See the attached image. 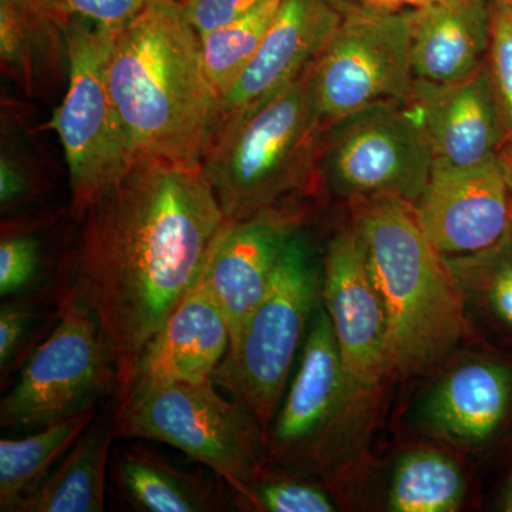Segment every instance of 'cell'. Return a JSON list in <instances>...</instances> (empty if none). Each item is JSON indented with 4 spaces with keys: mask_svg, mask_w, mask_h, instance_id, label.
<instances>
[{
    "mask_svg": "<svg viewBox=\"0 0 512 512\" xmlns=\"http://www.w3.org/2000/svg\"><path fill=\"white\" fill-rule=\"evenodd\" d=\"M79 221L67 292L99 323L120 404L147 343L200 281L225 218L201 167L136 158Z\"/></svg>",
    "mask_w": 512,
    "mask_h": 512,
    "instance_id": "cell-1",
    "label": "cell"
},
{
    "mask_svg": "<svg viewBox=\"0 0 512 512\" xmlns=\"http://www.w3.org/2000/svg\"><path fill=\"white\" fill-rule=\"evenodd\" d=\"M109 86L131 160L201 167L218 113L200 36L178 0H148L114 35Z\"/></svg>",
    "mask_w": 512,
    "mask_h": 512,
    "instance_id": "cell-2",
    "label": "cell"
},
{
    "mask_svg": "<svg viewBox=\"0 0 512 512\" xmlns=\"http://www.w3.org/2000/svg\"><path fill=\"white\" fill-rule=\"evenodd\" d=\"M352 227L386 312L389 372L420 375L463 338V292L409 202H356Z\"/></svg>",
    "mask_w": 512,
    "mask_h": 512,
    "instance_id": "cell-3",
    "label": "cell"
},
{
    "mask_svg": "<svg viewBox=\"0 0 512 512\" xmlns=\"http://www.w3.org/2000/svg\"><path fill=\"white\" fill-rule=\"evenodd\" d=\"M311 66L212 130L201 170L225 221L284 205L315 177L325 126L313 99Z\"/></svg>",
    "mask_w": 512,
    "mask_h": 512,
    "instance_id": "cell-4",
    "label": "cell"
},
{
    "mask_svg": "<svg viewBox=\"0 0 512 512\" xmlns=\"http://www.w3.org/2000/svg\"><path fill=\"white\" fill-rule=\"evenodd\" d=\"M264 429L207 382H175L131 393L116 410L117 439L161 441L210 468L248 507L262 471Z\"/></svg>",
    "mask_w": 512,
    "mask_h": 512,
    "instance_id": "cell-5",
    "label": "cell"
},
{
    "mask_svg": "<svg viewBox=\"0 0 512 512\" xmlns=\"http://www.w3.org/2000/svg\"><path fill=\"white\" fill-rule=\"evenodd\" d=\"M318 291V275L298 231L285 245L271 285L237 345L228 350L211 377L264 431L281 407L293 363L305 345Z\"/></svg>",
    "mask_w": 512,
    "mask_h": 512,
    "instance_id": "cell-6",
    "label": "cell"
},
{
    "mask_svg": "<svg viewBox=\"0 0 512 512\" xmlns=\"http://www.w3.org/2000/svg\"><path fill=\"white\" fill-rule=\"evenodd\" d=\"M63 32L67 90L52 127L69 168L72 214L80 220L119 181L131 156L109 86L116 33L84 19L67 20Z\"/></svg>",
    "mask_w": 512,
    "mask_h": 512,
    "instance_id": "cell-7",
    "label": "cell"
},
{
    "mask_svg": "<svg viewBox=\"0 0 512 512\" xmlns=\"http://www.w3.org/2000/svg\"><path fill=\"white\" fill-rule=\"evenodd\" d=\"M433 173V151L410 103L366 107L323 130L316 175L355 202L397 198L416 204Z\"/></svg>",
    "mask_w": 512,
    "mask_h": 512,
    "instance_id": "cell-8",
    "label": "cell"
},
{
    "mask_svg": "<svg viewBox=\"0 0 512 512\" xmlns=\"http://www.w3.org/2000/svg\"><path fill=\"white\" fill-rule=\"evenodd\" d=\"M413 10L349 6L311 66L323 126L380 103H409L414 92Z\"/></svg>",
    "mask_w": 512,
    "mask_h": 512,
    "instance_id": "cell-9",
    "label": "cell"
},
{
    "mask_svg": "<svg viewBox=\"0 0 512 512\" xmlns=\"http://www.w3.org/2000/svg\"><path fill=\"white\" fill-rule=\"evenodd\" d=\"M116 392V370L99 323L79 298L66 292L55 328L30 352L15 386L0 403V424L39 430Z\"/></svg>",
    "mask_w": 512,
    "mask_h": 512,
    "instance_id": "cell-10",
    "label": "cell"
},
{
    "mask_svg": "<svg viewBox=\"0 0 512 512\" xmlns=\"http://www.w3.org/2000/svg\"><path fill=\"white\" fill-rule=\"evenodd\" d=\"M413 211L431 247L444 258L488 251L511 235L507 170L500 157L467 170L433 168Z\"/></svg>",
    "mask_w": 512,
    "mask_h": 512,
    "instance_id": "cell-11",
    "label": "cell"
},
{
    "mask_svg": "<svg viewBox=\"0 0 512 512\" xmlns=\"http://www.w3.org/2000/svg\"><path fill=\"white\" fill-rule=\"evenodd\" d=\"M322 296L350 390L370 392L389 372L387 320L353 227L330 239Z\"/></svg>",
    "mask_w": 512,
    "mask_h": 512,
    "instance_id": "cell-12",
    "label": "cell"
},
{
    "mask_svg": "<svg viewBox=\"0 0 512 512\" xmlns=\"http://www.w3.org/2000/svg\"><path fill=\"white\" fill-rule=\"evenodd\" d=\"M301 222V212L284 204L242 221H225L215 238L201 278L227 319L229 349L268 291L285 245Z\"/></svg>",
    "mask_w": 512,
    "mask_h": 512,
    "instance_id": "cell-13",
    "label": "cell"
},
{
    "mask_svg": "<svg viewBox=\"0 0 512 512\" xmlns=\"http://www.w3.org/2000/svg\"><path fill=\"white\" fill-rule=\"evenodd\" d=\"M348 377L325 308H316L291 386L271 424L269 450L278 460L316 457L348 399Z\"/></svg>",
    "mask_w": 512,
    "mask_h": 512,
    "instance_id": "cell-14",
    "label": "cell"
},
{
    "mask_svg": "<svg viewBox=\"0 0 512 512\" xmlns=\"http://www.w3.org/2000/svg\"><path fill=\"white\" fill-rule=\"evenodd\" d=\"M409 103L429 137L433 168L467 170L500 157L504 126L487 63L460 82H416Z\"/></svg>",
    "mask_w": 512,
    "mask_h": 512,
    "instance_id": "cell-15",
    "label": "cell"
},
{
    "mask_svg": "<svg viewBox=\"0 0 512 512\" xmlns=\"http://www.w3.org/2000/svg\"><path fill=\"white\" fill-rule=\"evenodd\" d=\"M348 9L343 0H281L261 46L221 97L215 126L305 72Z\"/></svg>",
    "mask_w": 512,
    "mask_h": 512,
    "instance_id": "cell-16",
    "label": "cell"
},
{
    "mask_svg": "<svg viewBox=\"0 0 512 512\" xmlns=\"http://www.w3.org/2000/svg\"><path fill=\"white\" fill-rule=\"evenodd\" d=\"M229 346L227 319L201 278L147 343L126 399L160 384L211 380Z\"/></svg>",
    "mask_w": 512,
    "mask_h": 512,
    "instance_id": "cell-17",
    "label": "cell"
},
{
    "mask_svg": "<svg viewBox=\"0 0 512 512\" xmlns=\"http://www.w3.org/2000/svg\"><path fill=\"white\" fill-rule=\"evenodd\" d=\"M493 0H441L414 9L412 63L416 82L450 84L487 63Z\"/></svg>",
    "mask_w": 512,
    "mask_h": 512,
    "instance_id": "cell-18",
    "label": "cell"
},
{
    "mask_svg": "<svg viewBox=\"0 0 512 512\" xmlns=\"http://www.w3.org/2000/svg\"><path fill=\"white\" fill-rule=\"evenodd\" d=\"M511 407V367L495 360H471L434 387L424 419L447 440L481 446L504 426Z\"/></svg>",
    "mask_w": 512,
    "mask_h": 512,
    "instance_id": "cell-19",
    "label": "cell"
},
{
    "mask_svg": "<svg viewBox=\"0 0 512 512\" xmlns=\"http://www.w3.org/2000/svg\"><path fill=\"white\" fill-rule=\"evenodd\" d=\"M116 400L97 413L43 484L15 512H101L106 508L111 443L116 436Z\"/></svg>",
    "mask_w": 512,
    "mask_h": 512,
    "instance_id": "cell-20",
    "label": "cell"
},
{
    "mask_svg": "<svg viewBox=\"0 0 512 512\" xmlns=\"http://www.w3.org/2000/svg\"><path fill=\"white\" fill-rule=\"evenodd\" d=\"M111 471L120 493L138 511L224 510L220 491L204 474L181 470L140 444L116 448Z\"/></svg>",
    "mask_w": 512,
    "mask_h": 512,
    "instance_id": "cell-21",
    "label": "cell"
},
{
    "mask_svg": "<svg viewBox=\"0 0 512 512\" xmlns=\"http://www.w3.org/2000/svg\"><path fill=\"white\" fill-rule=\"evenodd\" d=\"M0 59L3 70L32 92L67 73L63 26L39 0H0Z\"/></svg>",
    "mask_w": 512,
    "mask_h": 512,
    "instance_id": "cell-22",
    "label": "cell"
},
{
    "mask_svg": "<svg viewBox=\"0 0 512 512\" xmlns=\"http://www.w3.org/2000/svg\"><path fill=\"white\" fill-rule=\"evenodd\" d=\"M97 413V406L89 407L23 439L0 441V511H16L25 498L35 493Z\"/></svg>",
    "mask_w": 512,
    "mask_h": 512,
    "instance_id": "cell-23",
    "label": "cell"
},
{
    "mask_svg": "<svg viewBox=\"0 0 512 512\" xmlns=\"http://www.w3.org/2000/svg\"><path fill=\"white\" fill-rule=\"evenodd\" d=\"M467 483L456 460L436 448H414L394 467L387 507L393 512H456Z\"/></svg>",
    "mask_w": 512,
    "mask_h": 512,
    "instance_id": "cell-24",
    "label": "cell"
},
{
    "mask_svg": "<svg viewBox=\"0 0 512 512\" xmlns=\"http://www.w3.org/2000/svg\"><path fill=\"white\" fill-rule=\"evenodd\" d=\"M279 3L281 0H265L241 18L198 35L202 64L218 104L261 46Z\"/></svg>",
    "mask_w": 512,
    "mask_h": 512,
    "instance_id": "cell-25",
    "label": "cell"
},
{
    "mask_svg": "<svg viewBox=\"0 0 512 512\" xmlns=\"http://www.w3.org/2000/svg\"><path fill=\"white\" fill-rule=\"evenodd\" d=\"M446 261L461 292L476 296L491 318L512 332V232L488 251Z\"/></svg>",
    "mask_w": 512,
    "mask_h": 512,
    "instance_id": "cell-26",
    "label": "cell"
},
{
    "mask_svg": "<svg viewBox=\"0 0 512 512\" xmlns=\"http://www.w3.org/2000/svg\"><path fill=\"white\" fill-rule=\"evenodd\" d=\"M259 473L252 487V510L268 512H333L338 510L330 495L318 485L295 478L265 477Z\"/></svg>",
    "mask_w": 512,
    "mask_h": 512,
    "instance_id": "cell-27",
    "label": "cell"
},
{
    "mask_svg": "<svg viewBox=\"0 0 512 512\" xmlns=\"http://www.w3.org/2000/svg\"><path fill=\"white\" fill-rule=\"evenodd\" d=\"M42 271V244L29 232H3L0 242V295L28 292Z\"/></svg>",
    "mask_w": 512,
    "mask_h": 512,
    "instance_id": "cell-28",
    "label": "cell"
},
{
    "mask_svg": "<svg viewBox=\"0 0 512 512\" xmlns=\"http://www.w3.org/2000/svg\"><path fill=\"white\" fill-rule=\"evenodd\" d=\"M487 64L504 131L512 134V19L497 0H493Z\"/></svg>",
    "mask_w": 512,
    "mask_h": 512,
    "instance_id": "cell-29",
    "label": "cell"
},
{
    "mask_svg": "<svg viewBox=\"0 0 512 512\" xmlns=\"http://www.w3.org/2000/svg\"><path fill=\"white\" fill-rule=\"evenodd\" d=\"M148 0H39L42 8L60 25L67 20L84 19L117 33L128 25Z\"/></svg>",
    "mask_w": 512,
    "mask_h": 512,
    "instance_id": "cell-30",
    "label": "cell"
},
{
    "mask_svg": "<svg viewBox=\"0 0 512 512\" xmlns=\"http://www.w3.org/2000/svg\"><path fill=\"white\" fill-rule=\"evenodd\" d=\"M35 312L25 303H3L0 308V369L8 375L32 333Z\"/></svg>",
    "mask_w": 512,
    "mask_h": 512,
    "instance_id": "cell-31",
    "label": "cell"
},
{
    "mask_svg": "<svg viewBox=\"0 0 512 512\" xmlns=\"http://www.w3.org/2000/svg\"><path fill=\"white\" fill-rule=\"evenodd\" d=\"M265 0H181L185 18L198 35L227 25Z\"/></svg>",
    "mask_w": 512,
    "mask_h": 512,
    "instance_id": "cell-32",
    "label": "cell"
},
{
    "mask_svg": "<svg viewBox=\"0 0 512 512\" xmlns=\"http://www.w3.org/2000/svg\"><path fill=\"white\" fill-rule=\"evenodd\" d=\"M30 192L32 184L25 165L3 150L0 157V207L3 214L28 201Z\"/></svg>",
    "mask_w": 512,
    "mask_h": 512,
    "instance_id": "cell-33",
    "label": "cell"
},
{
    "mask_svg": "<svg viewBox=\"0 0 512 512\" xmlns=\"http://www.w3.org/2000/svg\"><path fill=\"white\" fill-rule=\"evenodd\" d=\"M369 8L379 10H402L406 5V0H365Z\"/></svg>",
    "mask_w": 512,
    "mask_h": 512,
    "instance_id": "cell-34",
    "label": "cell"
},
{
    "mask_svg": "<svg viewBox=\"0 0 512 512\" xmlns=\"http://www.w3.org/2000/svg\"><path fill=\"white\" fill-rule=\"evenodd\" d=\"M497 507L500 511L512 512V470L507 483H505L503 493L500 495Z\"/></svg>",
    "mask_w": 512,
    "mask_h": 512,
    "instance_id": "cell-35",
    "label": "cell"
},
{
    "mask_svg": "<svg viewBox=\"0 0 512 512\" xmlns=\"http://www.w3.org/2000/svg\"><path fill=\"white\" fill-rule=\"evenodd\" d=\"M439 2H441V0H406V5L412 6L413 9H423Z\"/></svg>",
    "mask_w": 512,
    "mask_h": 512,
    "instance_id": "cell-36",
    "label": "cell"
},
{
    "mask_svg": "<svg viewBox=\"0 0 512 512\" xmlns=\"http://www.w3.org/2000/svg\"><path fill=\"white\" fill-rule=\"evenodd\" d=\"M500 160H503V158H500ZM501 163H503L505 170H507L508 173L512 174V154L510 157H505L504 160L501 161Z\"/></svg>",
    "mask_w": 512,
    "mask_h": 512,
    "instance_id": "cell-37",
    "label": "cell"
},
{
    "mask_svg": "<svg viewBox=\"0 0 512 512\" xmlns=\"http://www.w3.org/2000/svg\"><path fill=\"white\" fill-rule=\"evenodd\" d=\"M497 2H498V0H497ZM498 3H501V5L504 6V9L507 10L508 15H510V18L512 19V3H503V2H498Z\"/></svg>",
    "mask_w": 512,
    "mask_h": 512,
    "instance_id": "cell-38",
    "label": "cell"
},
{
    "mask_svg": "<svg viewBox=\"0 0 512 512\" xmlns=\"http://www.w3.org/2000/svg\"><path fill=\"white\" fill-rule=\"evenodd\" d=\"M508 173V171H507ZM508 178H510V184H511V191H512V174L508 173ZM511 222H512V215H511ZM511 232H512V224H511Z\"/></svg>",
    "mask_w": 512,
    "mask_h": 512,
    "instance_id": "cell-39",
    "label": "cell"
},
{
    "mask_svg": "<svg viewBox=\"0 0 512 512\" xmlns=\"http://www.w3.org/2000/svg\"><path fill=\"white\" fill-rule=\"evenodd\" d=\"M498 2H503V3H512V0H498Z\"/></svg>",
    "mask_w": 512,
    "mask_h": 512,
    "instance_id": "cell-40",
    "label": "cell"
},
{
    "mask_svg": "<svg viewBox=\"0 0 512 512\" xmlns=\"http://www.w3.org/2000/svg\"><path fill=\"white\" fill-rule=\"evenodd\" d=\"M178 2H181V0H178Z\"/></svg>",
    "mask_w": 512,
    "mask_h": 512,
    "instance_id": "cell-41",
    "label": "cell"
}]
</instances>
